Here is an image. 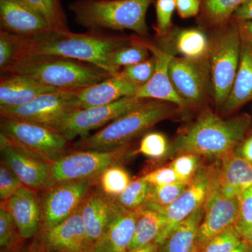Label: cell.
<instances>
[{
    "label": "cell",
    "mask_w": 252,
    "mask_h": 252,
    "mask_svg": "<svg viewBox=\"0 0 252 252\" xmlns=\"http://www.w3.org/2000/svg\"><path fill=\"white\" fill-rule=\"evenodd\" d=\"M251 124V119L247 115L223 119L211 111H205L170 144L166 158L193 154L221 158L235 150Z\"/></svg>",
    "instance_id": "1"
},
{
    "label": "cell",
    "mask_w": 252,
    "mask_h": 252,
    "mask_svg": "<svg viewBox=\"0 0 252 252\" xmlns=\"http://www.w3.org/2000/svg\"><path fill=\"white\" fill-rule=\"evenodd\" d=\"M105 32L96 31L85 33L49 32L36 39H26L24 54L57 55L79 60L102 68L115 76L109 67V56L113 51L130 42L132 36Z\"/></svg>",
    "instance_id": "2"
},
{
    "label": "cell",
    "mask_w": 252,
    "mask_h": 252,
    "mask_svg": "<svg viewBox=\"0 0 252 252\" xmlns=\"http://www.w3.org/2000/svg\"><path fill=\"white\" fill-rule=\"evenodd\" d=\"M9 73L30 76L64 91L81 90L113 76L90 63L51 54L23 55Z\"/></svg>",
    "instance_id": "3"
},
{
    "label": "cell",
    "mask_w": 252,
    "mask_h": 252,
    "mask_svg": "<svg viewBox=\"0 0 252 252\" xmlns=\"http://www.w3.org/2000/svg\"><path fill=\"white\" fill-rule=\"evenodd\" d=\"M156 0H76L69 4L74 21L88 31L127 30L149 36L146 21L149 6Z\"/></svg>",
    "instance_id": "4"
},
{
    "label": "cell",
    "mask_w": 252,
    "mask_h": 252,
    "mask_svg": "<svg viewBox=\"0 0 252 252\" xmlns=\"http://www.w3.org/2000/svg\"><path fill=\"white\" fill-rule=\"evenodd\" d=\"M177 105L157 99H145L138 107L109 123L92 135L81 137L74 150L107 151L130 144L158 123L171 117Z\"/></svg>",
    "instance_id": "5"
},
{
    "label": "cell",
    "mask_w": 252,
    "mask_h": 252,
    "mask_svg": "<svg viewBox=\"0 0 252 252\" xmlns=\"http://www.w3.org/2000/svg\"><path fill=\"white\" fill-rule=\"evenodd\" d=\"M209 51L210 82L215 102L222 107L230 94L240 64L242 37L237 21L218 27Z\"/></svg>",
    "instance_id": "6"
},
{
    "label": "cell",
    "mask_w": 252,
    "mask_h": 252,
    "mask_svg": "<svg viewBox=\"0 0 252 252\" xmlns=\"http://www.w3.org/2000/svg\"><path fill=\"white\" fill-rule=\"evenodd\" d=\"M0 130L11 143L50 163L70 152L69 141L42 124L1 118Z\"/></svg>",
    "instance_id": "7"
},
{
    "label": "cell",
    "mask_w": 252,
    "mask_h": 252,
    "mask_svg": "<svg viewBox=\"0 0 252 252\" xmlns=\"http://www.w3.org/2000/svg\"><path fill=\"white\" fill-rule=\"evenodd\" d=\"M130 148L131 144H128L112 150L72 151L51 162L54 185L61 182L98 178L106 168L129 157Z\"/></svg>",
    "instance_id": "8"
},
{
    "label": "cell",
    "mask_w": 252,
    "mask_h": 252,
    "mask_svg": "<svg viewBox=\"0 0 252 252\" xmlns=\"http://www.w3.org/2000/svg\"><path fill=\"white\" fill-rule=\"evenodd\" d=\"M145 99L136 96L126 97L106 105L77 109L45 126L57 131L70 142L78 137L81 138L89 135L91 130L107 126L138 107Z\"/></svg>",
    "instance_id": "9"
},
{
    "label": "cell",
    "mask_w": 252,
    "mask_h": 252,
    "mask_svg": "<svg viewBox=\"0 0 252 252\" xmlns=\"http://www.w3.org/2000/svg\"><path fill=\"white\" fill-rule=\"evenodd\" d=\"M79 91L46 93L23 105L0 107V115L1 118L47 125L79 109L77 100Z\"/></svg>",
    "instance_id": "10"
},
{
    "label": "cell",
    "mask_w": 252,
    "mask_h": 252,
    "mask_svg": "<svg viewBox=\"0 0 252 252\" xmlns=\"http://www.w3.org/2000/svg\"><path fill=\"white\" fill-rule=\"evenodd\" d=\"M96 185L98 178L61 182L44 190L41 204L45 230L59 224L77 211Z\"/></svg>",
    "instance_id": "11"
},
{
    "label": "cell",
    "mask_w": 252,
    "mask_h": 252,
    "mask_svg": "<svg viewBox=\"0 0 252 252\" xmlns=\"http://www.w3.org/2000/svg\"><path fill=\"white\" fill-rule=\"evenodd\" d=\"M214 175L215 167H200L193 181L173 203L165 208L156 210L165 219V227L156 240L158 244L161 245L176 225L205 205L211 190Z\"/></svg>",
    "instance_id": "12"
},
{
    "label": "cell",
    "mask_w": 252,
    "mask_h": 252,
    "mask_svg": "<svg viewBox=\"0 0 252 252\" xmlns=\"http://www.w3.org/2000/svg\"><path fill=\"white\" fill-rule=\"evenodd\" d=\"M0 150L1 161L14 171L24 187L46 190L54 186L50 162L11 143L1 133Z\"/></svg>",
    "instance_id": "13"
},
{
    "label": "cell",
    "mask_w": 252,
    "mask_h": 252,
    "mask_svg": "<svg viewBox=\"0 0 252 252\" xmlns=\"http://www.w3.org/2000/svg\"><path fill=\"white\" fill-rule=\"evenodd\" d=\"M169 74L176 92L187 105L200 103L211 89L209 58L195 60L173 56Z\"/></svg>",
    "instance_id": "14"
},
{
    "label": "cell",
    "mask_w": 252,
    "mask_h": 252,
    "mask_svg": "<svg viewBox=\"0 0 252 252\" xmlns=\"http://www.w3.org/2000/svg\"><path fill=\"white\" fill-rule=\"evenodd\" d=\"M238 215V198H228L222 195L212 181L211 190L204 205V216L199 227L195 252L200 251L214 237L234 226Z\"/></svg>",
    "instance_id": "15"
},
{
    "label": "cell",
    "mask_w": 252,
    "mask_h": 252,
    "mask_svg": "<svg viewBox=\"0 0 252 252\" xmlns=\"http://www.w3.org/2000/svg\"><path fill=\"white\" fill-rule=\"evenodd\" d=\"M0 31L28 40L56 31L22 0H0Z\"/></svg>",
    "instance_id": "16"
},
{
    "label": "cell",
    "mask_w": 252,
    "mask_h": 252,
    "mask_svg": "<svg viewBox=\"0 0 252 252\" xmlns=\"http://www.w3.org/2000/svg\"><path fill=\"white\" fill-rule=\"evenodd\" d=\"M145 43L151 54L155 58V71L150 80L140 86L136 97L141 99L165 101L178 107L187 106L176 92L169 74V64L172 58L175 56L149 41L145 40Z\"/></svg>",
    "instance_id": "17"
},
{
    "label": "cell",
    "mask_w": 252,
    "mask_h": 252,
    "mask_svg": "<svg viewBox=\"0 0 252 252\" xmlns=\"http://www.w3.org/2000/svg\"><path fill=\"white\" fill-rule=\"evenodd\" d=\"M119 205L100 190H92L81 205V213L86 233L87 250L103 237Z\"/></svg>",
    "instance_id": "18"
},
{
    "label": "cell",
    "mask_w": 252,
    "mask_h": 252,
    "mask_svg": "<svg viewBox=\"0 0 252 252\" xmlns=\"http://www.w3.org/2000/svg\"><path fill=\"white\" fill-rule=\"evenodd\" d=\"M2 203L12 217L21 238L30 239L38 233L42 224V204L36 190L23 186Z\"/></svg>",
    "instance_id": "19"
},
{
    "label": "cell",
    "mask_w": 252,
    "mask_h": 252,
    "mask_svg": "<svg viewBox=\"0 0 252 252\" xmlns=\"http://www.w3.org/2000/svg\"><path fill=\"white\" fill-rule=\"evenodd\" d=\"M220 160L215 167L214 185L226 198H238L252 185V165L234 151Z\"/></svg>",
    "instance_id": "20"
},
{
    "label": "cell",
    "mask_w": 252,
    "mask_h": 252,
    "mask_svg": "<svg viewBox=\"0 0 252 252\" xmlns=\"http://www.w3.org/2000/svg\"><path fill=\"white\" fill-rule=\"evenodd\" d=\"M44 245L50 252H84L87 250L86 233L81 207L65 220L45 230Z\"/></svg>",
    "instance_id": "21"
},
{
    "label": "cell",
    "mask_w": 252,
    "mask_h": 252,
    "mask_svg": "<svg viewBox=\"0 0 252 252\" xmlns=\"http://www.w3.org/2000/svg\"><path fill=\"white\" fill-rule=\"evenodd\" d=\"M140 87L119 73L117 75L79 90L77 94L79 109L106 105L124 97H133Z\"/></svg>",
    "instance_id": "22"
},
{
    "label": "cell",
    "mask_w": 252,
    "mask_h": 252,
    "mask_svg": "<svg viewBox=\"0 0 252 252\" xmlns=\"http://www.w3.org/2000/svg\"><path fill=\"white\" fill-rule=\"evenodd\" d=\"M60 91L46 85L35 78L24 74H1L0 79V107L23 105L41 94Z\"/></svg>",
    "instance_id": "23"
},
{
    "label": "cell",
    "mask_w": 252,
    "mask_h": 252,
    "mask_svg": "<svg viewBox=\"0 0 252 252\" xmlns=\"http://www.w3.org/2000/svg\"><path fill=\"white\" fill-rule=\"evenodd\" d=\"M137 219V211H130L119 206L103 237L89 250L91 252H128Z\"/></svg>",
    "instance_id": "24"
},
{
    "label": "cell",
    "mask_w": 252,
    "mask_h": 252,
    "mask_svg": "<svg viewBox=\"0 0 252 252\" xmlns=\"http://www.w3.org/2000/svg\"><path fill=\"white\" fill-rule=\"evenodd\" d=\"M172 44H158L160 48L174 56L180 54L187 59L201 60L209 58L210 42L205 32L195 28L175 29L162 36Z\"/></svg>",
    "instance_id": "25"
},
{
    "label": "cell",
    "mask_w": 252,
    "mask_h": 252,
    "mask_svg": "<svg viewBox=\"0 0 252 252\" xmlns=\"http://www.w3.org/2000/svg\"><path fill=\"white\" fill-rule=\"evenodd\" d=\"M252 99V41L242 38L240 64L230 94L222 106L229 114Z\"/></svg>",
    "instance_id": "26"
},
{
    "label": "cell",
    "mask_w": 252,
    "mask_h": 252,
    "mask_svg": "<svg viewBox=\"0 0 252 252\" xmlns=\"http://www.w3.org/2000/svg\"><path fill=\"white\" fill-rule=\"evenodd\" d=\"M204 216V205L176 225L160 245L159 252H195L199 227Z\"/></svg>",
    "instance_id": "27"
},
{
    "label": "cell",
    "mask_w": 252,
    "mask_h": 252,
    "mask_svg": "<svg viewBox=\"0 0 252 252\" xmlns=\"http://www.w3.org/2000/svg\"><path fill=\"white\" fill-rule=\"evenodd\" d=\"M165 225V217L160 212L149 207L138 210L135 232L128 251L156 242Z\"/></svg>",
    "instance_id": "28"
},
{
    "label": "cell",
    "mask_w": 252,
    "mask_h": 252,
    "mask_svg": "<svg viewBox=\"0 0 252 252\" xmlns=\"http://www.w3.org/2000/svg\"><path fill=\"white\" fill-rule=\"evenodd\" d=\"M140 36H132L130 42L113 51L109 56V65L114 75H117L121 67L132 65L150 59V51L145 40Z\"/></svg>",
    "instance_id": "29"
},
{
    "label": "cell",
    "mask_w": 252,
    "mask_h": 252,
    "mask_svg": "<svg viewBox=\"0 0 252 252\" xmlns=\"http://www.w3.org/2000/svg\"><path fill=\"white\" fill-rule=\"evenodd\" d=\"M248 0H201V17L207 24L220 27L233 19L239 7Z\"/></svg>",
    "instance_id": "30"
},
{
    "label": "cell",
    "mask_w": 252,
    "mask_h": 252,
    "mask_svg": "<svg viewBox=\"0 0 252 252\" xmlns=\"http://www.w3.org/2000/svg\"><path fill=\"white\" fill-rule=\"evenodd\" d=\"M130 182L128 172L119 164L107 167L98 177L101 191L114 200L126 190Z\"/></svg>",
    "instance_id": "31"
},
{
    "label": "cell",
    "mask_w": 252,
    "mask_h": 252,
    "mask_svg": "<svg viewBox=\"0 0 252 252\" xmlns=\"http://www.w3.org/2000/svg\"><path fill=\"white\" fill-rule=\"evenodd\" d=\"M45 19L54 31H70L61 0H22Z\"/></svg>",
    "instance_id": "32"
},
{
    "label": "cell",
    "mask_w": 252,
    "mask_h": 252,
    "mask_svg": "<svg viewBox=\"0 0 252 252\" xmlns=\"http://www.w3.org/2000/svg\"><path fill=\"white\" fill-rule=\"evenodd\" d=\"M151 185L143 177L131 181L126 190L115 200L119 206L130 211H138L148 201Z\"/></svg>",
    "instance_id": "33"
},
{
    "label": "cell",
    "mask_w": 252,
    "mask_h": 252,
    "mask_svg": "<svg viewBox=\"0 0 252 252\" xmlns=\"http://www.w3.org/2000/svg\"><path fill=\"white\" fill-rule=\"evenodd\" d=\"M26 39L0 31V72L6 74L25 54Z\"/></svg>",
    "instance_id": "34"
},
{
    "label": "cell",
    "mask_w": 252,
    "mask_h": 252,
    "mask_svg": "<svg viewBox=\"0 0 252 252\" xmlns=\"http://www.w3.org/2000/svg\"><path fill=\"white\" fill-rule=\"evenodd\" d=\"M188 184L175 183L165 185H151L148 201L145 207L164 209L178 198L188 187Z\"/></svg>",
    "instance_id": "35"
},
{
    "label": "cell",
    "mask_w": 252,
    "mask_h": 252,
    "mask_svg": "<svg viewBox=\"0 0 252 252\" xmlns=\"http://www.w3.org/2000/svg\"><path fill=\"white\" fill-rule=\"evenodd\" d=\"M170 144L164 134L159 132H147L140 141L139 148L134 154H140L149 158H166Z\"/></svg>",
    "instance_id": "36"
},
{
    "label": "cell",
    "mask_w": 252,
    "mask_h": 252,
    "mask_svg": "<svg viewBox=\"0 0 252 252\" xmlns=\"http://www.w3.org/2000/svg\"><path fill=\"white\" fill-rule=\"evenodd\" d=\"M243 240L234 225L214 237L198 252H230Z\"/></svg>",
    "instance_id": "37"
},
{
    "label": "cell",
    "mask_w": 252,
    "mask_h": 252,
    "mask_svg": "<svg viewBox=\"0 0 252 252\" xmlns=\"http://www.w3.org/2000/svg\"><path fill=\"white\" fill-rule=\"evenodd\" d=\"M169 165L173 168L183 183L189 185L200 170V158L195 154H180Z\"/></svg>",
    "instance_id": "38"
},
{
    "label": "cell",
    "mask_w": 252,
    "mask_h": 252,
    "mask_svg": "<svg viewBox=\"0 0 252 252\" xmlns=\"http://www.w3.org/2000/svg\"><path fill=\"white\" fill-rule=\"evenodd\" d=\"M157 21L154 30L157 37L168 34L172 29V16L176 9L175 0H156Z\"/></svg>",
    "instance_id": "39"
},
{
    "label": "cell",
    "mask_w": 252,
    "mask_h": 252,
    "mask_svg": "<svg viewBox=\"0 0 252 252\" xmlns=\"http://www.w3.org/2000/svg\"><path fill=\"white\" fill-rule=\"evenodd\" d=\"M155 68L156 60L152 56L150 59L143 62L123 67L119 73L127 80L142 86L150 80Z\"/></svg>",
    "instance_id": "40"
},
{
    "label": "cell",
    "mask_w": 252,
    "mask_h": 252,
    "mask_svg": "<svg viewBox=\"0 0 252 252\" xmlns=\"http://www.w3.org/2000/svg\"><path fill=\"white\" fill-rule=\"evenodd\" d=\"M239 215L235 227L240 235L252 226V185L238 197Z\"/></svg>",
    "instance_id": "41"
},
{
    "label": "cell",
    "mask_w": 252,
    "mask_h": 252,
    "mask_svg": "<svg viewBox=\"0 0 252 252\" xmlns=\"http://www.w3.org/2000/svg\"><path fill=\"white\" fill-rule=\"evenodd\" d=\"M23 187L22 182L9 166L1 161L0 165V199L1 202L9 200Z\"/></svg>",
    "instance_id": "42"
},
{
    "label": "cell",
    "mask_w": 252,
    "mask_h": 252,
    "mask_svg": "<svg viewBox=\"0 0 252 252\" xmlns=\"http://www.w3.org/2000/svg\"><path fill=\"white\" fill-rule=\"evenodd\" d=\"M17 227L6 205L1 202L0 207V246L1 248H11L16 239Z\"/></svg>",
    "instance_id": "43"
},
{
    "label": "cell",
    "mask_w": 252,
    "mask_h": 252,
    "mask_svg": "<svg viewBox=\"0 0 252 252\" xmlns=\"http://www.w3.org/2000/svg\"><path fill=\"white\" fill-rule=\"evenodd\" d=\"M143 177L151 185L183 183L170 165L149 172L147 175L143 176Z\"/></svg>",
    "instance_id": "44"
},
{
    "label": "cell",
    "mask_w": 252,
    "mask_h": 252,
    "mask_svg": "<svg viewBox=\"0 0 252 252\" xmlns=\"http://www.w3.org/2000/svg\"><path fill=\"white\" fill-rule=\"evenodd\" d=\"M176 10L182 18L198 16L201 9V0H175Z\"/></svg>",
    "instance_id": "45"
},
{
    "label": "cell",
    "mask_w": 252,
    "mask_h": 252,
    "mask_svg": "<svg viewBox=\"0 0 252 252\" xmlns=\"http://www.w3.org/2000/svg\"><path fill=\"white\" fill-rule=\"evenodd\" d=\"M234 152L252 165V133L243 139Z\"/></svg>",
    "instance_id": "46"
},
{
    "label": "cell",
    "mask_w": 252,
    "mask_h": 252,
    "mask_svg": "<svg viewBox=\"0 0 252 252\" xmlns=\"http://www.w3.org/2000/svg\"><path fill=\"white\" fill-rule=\"evenodd\" d=\"M237 21H252V0H248L239 7L233 16Z\"/></svg>",
    "instance_id": "47"
},
{
    "label": "cell",
    "mask_w": 252,
    "mask_h": 252,
    "mask_svg": "<svg viewBox=\"0 0 252 252\" xmlns=\"http://www.w3.org/2000/svg\"><path fill=\"white\" fill-rule=\"evenodd\" d=\"M237 23L241 37L252 41V21H237Z\"/></svg>",
    "instance_id": "48"
},
{
    "label": "cell",
    "mask_w": 252,
    "mask_h": 252,
    "mask_svg": "<svg viewBox=\"0 0 252 252\" xmlns=\"http://www.w3.org/2000/svg\"><path fill=\"white\" fill-rule=\"evenodd\" d=\"M160 245L157 242H153L142 247V248L135 249V250H130L127 252H159Z\"/></svg>",
    "instance_id": "49"
},
{
    "label": "cell",
    "mask_w": 252,
    "mask_h": 252,
    "mask_svg": "<svg viewBox=\"0 0 252 252\" xmlns=\"http://www.w3.org/2000/svg\"><path fill=\"white\" fill-rule=\"evenodd\" d=\"M242 237L248 243L249 252H252V226L244 233Z\"/></svg>",
    "instance_id": "50"
},
{
    "label": "cell",
    "mask_w": 252,
    "mask_h": 252,
    "mask_svg": "<svg viewBox=\"0 0 252 252\" xmlns=\"http://www.w3.org/2000/svg\"><path fill=\"white\" fill-rule=\"evenodd\" d=\"M230 252H249L248 243L245 240H243L241 244Z\"/></svg>",
    "instance_id": "51"
},
{
    "label": "cell",
    "mask_w": 252,
    "mask_h": 252,
    "mask_svg": "<svg viewBox=\"0 0 252 252\" xmlns=\"http://www.w3.org/2000/svg\"><path fill=\"white\" fill-rule=\"evenodd\" d=\"M84 252H90V251H89V250H86V251Z\"/></svg>",
    "instance_id": "52"
}]
</instances>
